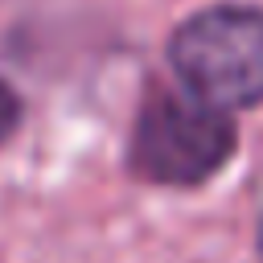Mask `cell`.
I'll list each match as a JSON object with an SVG mask.
<instances>
[{
	"label": "cell",
	"instance_id": "obj_3",
	"mask_svg": "<svg viewBox=\"0 0 263 263\" xmlns=\"http://www.w3.org/2000/svg\"><path fill=\"white\" fill-rule=\"evenodd\" d=\"M25 127V95L0 74V148Z\"/></svg>",
	"mask_w": 263,
	"mask_h": 263
},
{
	"label": "cell",
	"instance_id": "obj_1",
	"mask_svg": "<svg viewBox=\"0 0 263 263\" xmlns=\"http://www.w3.org/2000/svg\"><path fill=\"white\" fill-rule=\"evenodd\" d=\"M238 115L197 103L181 86L148 82L123 148V168L148 189H201L238 156Z\"/></svg>",
	"mask_w": 263,
	"mask_h": 263
},
{
	"label": "cell",
	"instance_id": "obj_4",
	"mask_svg": "<svg viewBox=\"0 0 263 263\" xmlns=\"http://www.w3.org/2000/svg\"><path fill=\"white\" fill-rule=\"evenodd\" d=\"M255 259L263 263V210H259V218H255Z\"/></svg>",
	"mask_w": 263,
	"mask_h": 263
},
{
	"label": "cell",
	"instance_id": "obj_2",
	"mask_svg": "<svg viewBox=\"0 0 263 263\" xmlns=\"http://www.w3.org/2000/svg\"><path fill=\"white\" fill-rule=\"evenodd\" d=\"M164 62L185 95L226 115L263 107V8L218 0L189 12L164 41Z\"/></svg>",
	"mask_w": 263,
	"mask_h": 263
}]
</instances>
